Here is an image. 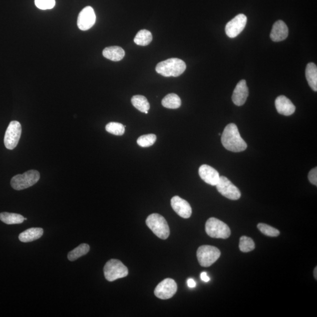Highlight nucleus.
I'll list each match as a JSON object with an SVG mask.
<instances>
[{"instance_id":"nucleus-11","label":"nucleus","mask_w":317,"mask_h":317,"mask_svg":"<svg viewBox=\"0 0 317 317\" xmlns=\"http://www.w3.org/2000/svg\"><path fill=\"white\" fill-rule=\"evenodd\" d=\"M248 18L245 14H240L228 23L226 25L225 31L230 38H235L245 29Z\"/></svg>"},{"instance_id":"nucleus-35","label":"nucleus","mask_w":317,"mask_h":317,"mask_svg":"<svg viewBox=\"0 0 317 317\" xmlns=\"http://www.w3.org/2000/svg\"><path fill=\"white\" fill-rule=\"evenodd\" d=\"M27 220V219L24 218V220Z\"/></svg>"},{"instance_id":"nucleus-33","label":"nucleus","mask_w":317,"mask_h":317,"mask_svg":"<svg viewBox=\"0 0 317 317\" xmlns=\"http://www.w3.org/2000/svg\"><path fill=\"white\" fill-rule=\"evenodd\" d=\"M188 285L190 288H194L196 286V283L193 279H189L188 280Z\"/></svg>"},{"instance_id":"nucleus-23","label":"nucleus","mask_w":317,"mask_h":317,"mask_svg":"<svg viewBox=\"0 0 317 317\" xmlns=\"http://www.w3.org/2000/svg\"><path fill=\"white\" fill-rule=\"evenodd\" d=\"M162 104L168 109H178L182 105L181 98L175 93H169L162 99Z\"/></svg>"},{"instance_id":"nucleus-20","label":"nucleus","mask_w":317,"mask_h":317,"mask_svg":"<svg viewBox=\"0 0 317 317\" xmlns=\"http://www.w3.org/2000/svg\"><path fill=\"white\" fill-rule=\"evenodd\" d=\"M306 76L309 85L314 91H317V67L315 63L310 62L307 65Z\"/></svg>"},{"instance_id":"nucleus-13","label":"nucleus","mask_w":317,"mask_h":317,"mask_svg":"<svg viewBox=\"0 0 317 317\" xmlns=\"http://www.w3.org/2000/svg\"><path fill=\"white\" fill-rule=\"evenodd\" d=\"M171 206L174 211L181 218L188 219L192 215V209L189 203L178 196L173 197Z\"/></svg>"},{"instance_id":"nucleus-9","label":"nucleus","mask_w":317,"mask_h":317,"mask_svg":"<svg viewBox=\"0 0 317 317\" xmlns=\"http://www.w3.org/2000/svg\"><path fill=\"white\" fill-rule=\"evenodd\" d=\"M216 186L220 194L226 198L236 200L241 197L240 190L225 176H220L219 181Z\"/></svg>"},{"instance_id":"nucleus-16","label":"nucleus","mask_w":317,"mask_h":317,"mask_svg":"<svg viewBox=\"0 0 317 317\" xmlns=\"http://www.w3.org/2000/svg\"><path fill=\"white\" fill-rule=\"evenodd\" d=\"M275 105L277 111L280 114L290 116L296 111V106L286 96L281 95L276 98Z\"/></svg>"},{"instance_id":"nucleus-25","label":"nucleus","mask_w":317,"mask_h":317,"mask_svg":"<svg viewBox=\"0 0 317 317\" xmlns=\"http://www.w3.org/2000/svg\"><path fill=\"white\" fill-rule=\"evenodd\" d=\"M89 246L83 243V244L80 245L77 248L69 252L68 259L70 261H75V260L81 258V257L86 255L89 252Z\"/></svg>"},{"instance_id":"nucleus-26","label":"nucleus","mask_w":317,"mask_h":317,"mask_svg":"<svg viewBox=\"0 0 317 317\" xmlns=\"http://www.w3.org/2000/svg\"><path fill=\"white\" fill-rule=\"evenodd\" d=\"M106 131L116 136H122L125 132V126L118 122H110L106 125Z\"/></svg>"},{"instance_id":"nucleus-31","label":"nucleus","mask_w":317,"mask_h":317,"mask_svg":"<svg viewBox=\"0 0 317 317\" xmlns=\"http://www.w3.org/2000/svg\"><path fill=\"white\" fill-rule=\"evenodd\" d=\"M309 180L313 185L317 186V169L314 168L309 173Z\"/></svg>"},{"instance_id":"nucleus-19","label":"nucleus","mask_w":317,"mask_h":317,"mask_svg":"<svg viewBox=\"0 0 317 317\" xmlns=\"http://www.w3.org/2000/svg\"><path fill=\"white\" fill-rule=\"evenodd\" d=\"M125 52L118 46H109L103 49V55L105 58L113 61H119L124 57Z\"/></svg>"},{"instance_id":"nucleus-12","label":"nucleus","mask_w":317,"mask_h":317,"mask_svg":"<svg viewBox=\"0 0 317 317\" xmlns=\"http://www.w3.org/2000/svg\"><path fill=\"white\" fill-rule=\"evenodd\" d=\"M96 21V15L91 6H87L80 12L77 20L78 28L82 31H86L92 28Z\"/></svg>"},{"instance_id":"nucleus-22","label":"nucleus","mask_w":317,"mask_h":317,"mask_svg":"<svg viewBox=\"0 0 317 317\" xmlns=\"http://www.w3.org/2000/svg\"><path fill=\"white\" fill-rule=\"evenodd\" d=\"M132 105L140 112L148 114L150 109V104L148 99L142 95H135L131 99Z\"/></svg>"},{"instance_id":"nucleus-14","label":"nucleus","mask_w":317,"mask_h":317,"mask_svg":"<svg viewBox=\"0 0 317 317\" xmlns=\"http://www.w3.org/2000/svg\"><path fill=\"white\" fill-rule=\"evenodd\" d=\"M199 174L203 181L212 186L218 184L220 179L219 173L208 165H203L200 167Z\"/></svg>"},{"instance_id":"nucleus-28","label":"nucleus","mask_w":317,"mask_h":317,"mask_svg":"<svg viewBox=\"0 0 317 317\" xmlns=\"http://www.w3.org/2000/svg\"><path fill=\"white\" fill-rule=\"evenodd\" d=\"M156 141V136L154 134L144 135L140 136L137 140V143L143 148L152 146Z\"/></svg>"},{"instance_id":"nucleus-34","label":"nucleus","mask_w":317,"mask_h":317,"mask_svg":"<svg viewBox=\"0 0 317 317\" xmlns=\"http://www.w3.org/2000/svg\"><path fill=\"white\" fill-rule=\"evenodd\" d=\"M317 268L316 267V268L315 269V272H314V276H315V279L317 280Z\"/></svg>"},{"instance_id":"nucleus-4","label":"nucleus","mask_w":317,"mask_h":317,"mask_svg":"<svg viewBox=\"0 0 317 317\" xmlns=\"http://www.w3.org/2000/svg\"><path fill=\"white\" fill-rule=\"evenodd\" d=\"M207 234L212 238L226 239L231 235V230L224 222L211 218L207 220L205 225Z\"/></svg>"},{"instance_id":"nucleus-21","label":"nucleus","mask_w":317,"mask_h":317,"mask_svg":"<svg viewBox=\"0 0 317 317\" xmlns=\"http://www.w3.org/2000/svg\"><path fill=\"white\" fill-rule=\"evenodd\" d=\"M0 220L6 225H18L24 221V218L16 213L2 212L0 213Z\"/></svg>"},{"instance_id":"nucleus-2","label":"nucleus","mask_w":317,"mask_h":317,"mask_svg":"<svg viewBox=\"0 0 317 317\" xmlns=\"http://www.w3.org/2000/svg\"><path fill=\"white\" fill-rule=\"evenodd\" d=\"M186 69L184 61L179 58H170L158 63L156 71L165 77H177L182 74Z\"/></svg>"},{"instance_id":"nucleus-10","label":"nucleus","mask_w":317,"mask_h":317,"mask_svg":"<svg viewBox=\"0 0 317 317\" xmlns=\"http://www.w3.org/2000/svg\"><path fill=\"white\" fill-rule=\"evenodd\" d=\"M178 290V286L174 280L166 279L157 286L155 295L157 298L167 300L172 298Z\"/></svg>"},{"instance_id":"nucleus-18","label":"nucleus","mask_w":317,"mask_h":317,"mask_svg":"<svg viewBox=\"0 0 317 317\" xmlns=\"http://www.w3.org/2000/svg\"><path fill=\"white\" fill-rule=\"evenodd\" d=\"M44 233L42 228H33L25 230L19 235L20 241L23 243H28L35 241L41 238Z\"/></svg>"},{"instance_id":"nucleus-1","label":"nucleus","mask_w":317,"mask_h":317,"mask_svg":"<svg viewBox=\"0 0 317 317\" xmlns=\"http://www.w3.org/2000/svg\"><path fill=\"white\" fill-rule=\"evenodd\" d=\"M221 141L223 146L231 152H243L248 148V145L240 136L238 126L235 123H230L226 126Z\"/></svg>"},{"instance_id":"nucleus-7","label":"nucleus","mask_w":317,"mask_h":317,"mask_svg":"<svg viewBox=\"0 0 317 317\" xmlns=\"http://www.w3.org/2000/svg\"><path fill=\"white\" fill-rule=\"evenodd\" d=\"M221 253L216 247L209 245L200 246L197 251V258L200 265L208 268L218 260Z\"/></svg>"},{"instance_id":"nucleus-15","label":"nucleus","mask_w":317,"mask_h":317,"mask_svg":"<svg viewBox=\"0 0 317 317\" xmlns=\"http://www.w3.org/2000/svg\"><path fill=\"white\" fill-rule=\"evenodd\" d=\"M249 96V88L245 80L243 79L237 84L233 91L232 101L237 106L244 105Z\"/></svg>"},{"instance_id":"nucleus-3","label":"nucleus","mask_w":317,"mask_h":317,"mask_svg":"<svg viewBox=\"0 0 317 317\" xmlns=\"http://www.w3.org/2000/svg\"><path fill=\"white\" fill-rule=\"evenodd\" d=\"M146 225L159 238L165 240L170 235L169 227L166 219L158 213H153L148 217Z\"/></svg>"},{"instance_id":"nucleus-8","label":"nucleus","mask_w":317,"mask_h":317,"mask_svg":"<svg viewBox=\"0 0 317 317\" xmlns=\"http://www.w3.org/2000/svg\"><path fill=\"white\" fill-rule=\"evenodd\" d=\"M21 123L16 121L10 122L4 136V142L5 148L9 150L15 148L21 138Z\"/></svg>"},{"instance_id":"nucleus-30","label":"nucleus","mask_w":317,"mask_h":317,"mask_svg":"<svg viewBox=\"0 0 317 317\" xmlns=\"http://www.w3.org/2000/svg\"><path fill=\"white\" fill-rule=\"evenodd\" d=\"M35 4L41 9H49L54 7L55 0H35Z\"/></svg>"},{"instance_id":"nucleus-17","label":"nucleus","mask_w":317,"mask_h":317,"mask_svg":"<svg viewBox=\"0 0 317 317\" xmlns=\"http://www.w3.org/2000/svg\"><path fill=\"white\" fill-rule=\"evenodd\" d=\"M289 29L286 23L282 20L276 21L273 26L270 38L275 42L284 41L288 38Z\"/></svg>"},{"instance_id":"nucleus-29","label":"nucleus","mask_w":317,"mask_h":317,"mask_svg":"<svg viewBox=\"0 0 317 317\" xmlns=\"http://www.w3.org/2000/svg\"><path fill=\"white\" fill-rule=\"evenodd\" d=\"M258 228L263 235L269 237H278L280 235L279 230L265 223H259Z\"/></svg>"},{"instance_id":"nucleus-32","label":"nucleus","mask_w":317,"mask_h":317,"mask_svg":"<svg viewBox=\"0 0 317 317\" xmlns=\"http://www.w3.org/2000/svg\"><path fill=\"white\" fill-rule=\"evenodd\" d=\"M200 278H201L202 281L205 282H209L210 281V278L208 276V274L206 272H203L200 275Z\"/></svg>"},{"instance_id":"nucleus-5","label":"nucleus","mask_w":317,"mask_h":317,"mask_svg":"<svg viewBox=\"0 0 317 317\" xmlns=\"http://www.w3.org/2000/svg\"><path fill=\"white\" fill-rule=\"evenodd\" d=\"M105 278L108 282L125 278L128 275V269L119 260L111 259L106 263L103 268Z\"/></svg>"},{"instance_id":"nucleus-27","label":"nucleus","mask_w":317,"mask_h":317,"mask_svg":"<svg viewBox=\"0 0 317 317\" xmlns=\"http://www.w3.org/2000/svg\"><path fill=\"white\" fill-rule=\"evenodd\" d=\"M239 249L240 251L248 253L255 249V244L252 239L247 236H242L240 239Z\"/></svg>"},{"instance_id":"nucleus-24","label":"nucleus","mask_w":317,"mask_h":317,"mask_svg":"<svg viewBox=\"0 0 317 317\" xmlns=\"http://www.w3.org/2000/svg\"><path fill=\"white\" fill-rule=\"evenodd\" d=\"M152 41V33L146 29L139 31L135 36L134 42L136 44L141 46H146Z\"/></svg>"},{"instance_id":"nucleus-6","label":"nucleus","mask_w":317,"mask_h":317,"mask_svg":"<svg viewBox=\"0 0 317 317\" xmlns=\"http://www.w3.org/2000/svg\"><path fill=\"white\" fill-rule=\"evenodd\" d=\"M39 178L40 174L37 171L30 170L22 175L13 177L11 181V185L13 189L16 190L25 189L36 184Z\"/></svg>"}]
</instances>
